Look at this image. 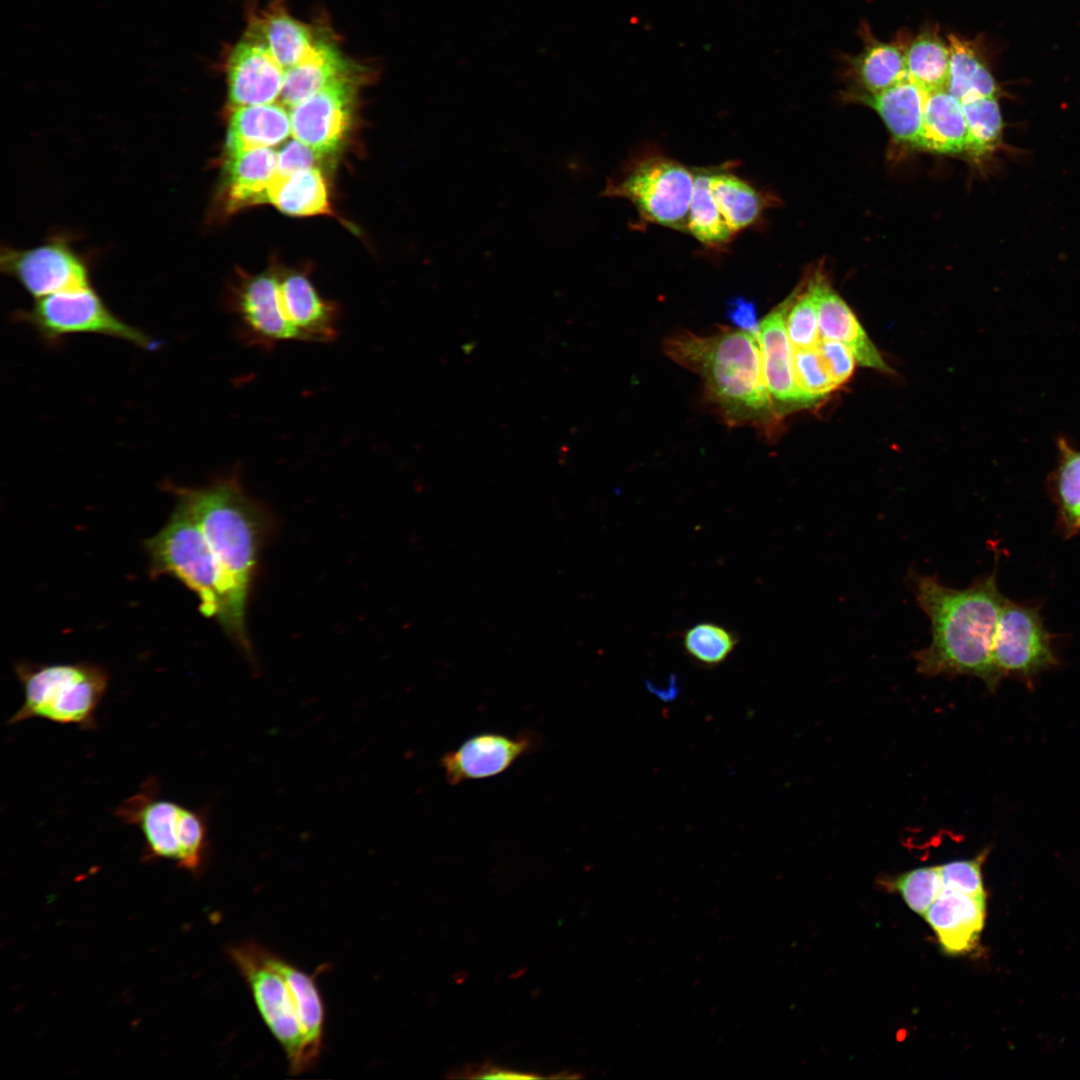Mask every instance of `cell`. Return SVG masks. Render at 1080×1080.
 <instances>
[{
  "label": "cell",
  "mask_w": 1080,
  "mask_h": 1080,
  "mask_svg": "<svg viewBox=\"0 0 1080 1080\" xmlns=\"http://www.w3.org/2000/svg\"><path fill=\"white\" fill-rule=\"evenodd\" d=\"M786 330L794 349L815 348L821 340L818 310L811 279L791 294L785 318Z\"/></svg>",
  "instance_id": "cell-36"
},
{
  "label": "cell",
  "mask_w": 1080,
  "mask_h": 1080,
  "mask_svg": "<svg viewBox=\"0 0 1080 1080\" xmlns=\"http://www.w3.org/2000/svg\"><path fill=\"white\" fill-rule=\"evenodd\" d=\"M280 299L286 318L299 341L330 343L338 336L339 307L323 299L302 273H290L279 281Z\"/></svg>",
  "instance_id": "cell-18"
},
{
  "label": "cell",
  "mask_w": 1080,
  "mask_h": 1080,
  "mask_svg": "<svg viewBox=\"0 0 1080 1080\" xmlns=\"http://www.w3.org/2000/svg\"><path fill=\"white\" fill-rule=\"evenodd\" d=\"M992 656L1001 676L1031 679L1057 664L1051 637L1039 609L1004 600L994 636Z\"/></svg>",
  "instance_id": "cell-10"
},
{
  "label": "cell",
  "mask_w": 1080,
  "mask_h": 1080,
  "mask_svg": "<svg viewBox=\"0 0 1080 1080\" xmlns=\"http://www.w3.org/2000/svg\"><path fill=\"white\" fill-rule=\"evenodd\" d=\"M725 312L727 319L737 328L758 337L760 323L754 302L740 296L733 297L727 301Z\"/></svg>",
  "instance_id": "cell-42"
},
{
  "label": "cell",
  "mask_w": 1080,
  "mask_h": 1080,
  "mask_svg": "<svg viewBox=\"0 0 1080 1080\" xmlns=\"http://www.w3.org/2000/svg\"><path fill=\"white\" fill-rule=\"evenodd\" d=\"M22 319L47 342L56 343L70 334L93 333L127 341L153 350L158 342L114 315L90 288L59 292L38 298Z\"/></svg>",
  "instance_id": "cell-9"
},
{
  "label": "cell",
  "mask_w": 1080,
  "mask_h": 1080,
  "mask_svg": "<svg viewBox=\"0 0 1080 1080\" xmlns=\"http://www.w3.org/2000/svg\"><path fill=\"white\" fill-rule=\"evenodd\" d=\"M321 155L307 144L294 139L289 141L278 153L277 174L288 176L296 172L315 168Z\"/></svg>",
  "instance_id": "cell-41"
},
{
  "label": "cell",
  "mask_w": 1080,
  "mask_h": 1080,
  "mask_svg": "<svg viewBox=\"0 0 1080 1080\" xmlns=\"http://www.w3.org/2000/svg\"><path fill=\"white\" fill-rule=\"evenodd\" d=\"M1057 448V465L1048 478V486L1057 509L1058 525L1069 538L1080 532V451L1064 437L1058 438Z\"/></svg>",
  "instance_id": "cell-30"
},
{
  "label": "cell",
  "mask_w": 1080,
  "mask_h": 1080,
  "mask_svg": "<svg viewBox=\"0 0 1080 1080\" xmlns=\"http://www.w3.org/2000/svg\"><path fill=\"white\" fill-rule=\"evenodd\" d=\"M944 952L952 955L973 950L985 921V898L946 888L925 912Z\"/></svg>",
  "instance_id": "cell-19"
},
{
  "label": "cell",
  "mask_w": 1080,
  "mask_h": 1080,
  "mask_svg": "<svg viewBox=\"0 0 1080 1080\" xmlns=\"http://www.w3.org/2000/svg\"><path fill=\"white\" fill-rule=\"evenodd\" d=\"M948 45L950 70L946 90L960 101L974 97L999 98V87L976 44L950 34Z\"/></svg>",
  "instance_id": "cell-29"
},
{
  "label": "cell",
  "mask_w": 1080,
  "mask_h": 1080,
  "mask_svg": "<svg viewBox=\"0 0 1080 1080\" xmlns=\"http://www.w3.org/2000/svg\"><path fill=\"white\" fill-rule=\"evenodd\" d=\"M960 102L968 131L967 153L981 157L992 152L1003 131L998 97H974Z\"/></svg>",
  "instance_id": "cell-35"
},
{
  "label": "cell",
  "mask_w": 1080,
  "mask_h": 1080,
  "mask_svg": "<svg viewBox=\"0 0 1080 1080\" xmlns=\"http://www.w3.org/2000/svg\"><path fill=\"white\" fill-rule=\"evenodd\" d=\"M540 745V736L531 730L521 731L516 736L483 732L446 752L440 759V767L451 785L482 780L502 774Z\"/></svg>",
  "instance_id": "cell-12"
},
{
  "label": "cell",
  "mask_w": 1080,
  "mask_h": 1080,
  "mask_svg": "<svg viewBox=\"0 0 1080 1080\" xmlns=\"http://www.w3.org/2000/svg\"><path fill=\"white\" fill-rule=\"evenodd\" d=\"M920 148L944 154L967 152L968 131L962 105L946 89L927 93Z\"/></svg>",
  "instance_id": "cell-25"
},
{
  "label": "cell",
  "mask_w": 1080,
  "mask_h": 1080,
  "mask_svg": "<svg viewBox=\"0 0 1080 1080\" xmlns=\"http://www.w3.org/2000/svg\"><path fill=\"white\" fill-rule=\"evenodd\" d=\"M349 75L347 65L334 47L324 42H314L299 62L285 69L281 104L291 108Z\"/></svg>",
  "instance_id": "cell-22"
},
{
  "label": "cell",
  "mask_w": 1080,
  "mask_h": 1080,
  "mask_svg": "<svg viewBox=\"0 0 1080 1080\" xmlns=\"http://www.w3.org/2000/svg\"><path fill=\"white\" fill-rule=\"evenodd\" d=\"M226 154V209L233 212L265 203L267 189L277 175L278 153L270 147H260Z\"/></svg>",
  "instance_id": "cell-20"
},
{
  "label": "cell",
  "mask_w": 1080,
  "mask_h": 1080,
  "mask_svg": "<svg viewBox=\"0 0 1080 1080\" xmlns=\"http://www.w3.org/2000/svg\"><path fill=\"white\" fill-rule=\"evenodd\" d=\"M227 953L249 985L264 1022L285 1051L290 1071L306 1070L296 1000L287 981L271 962L270 951L248 941L230 946Z\"/></svg>",
  "instance_id": "cell-8"
},
{
  "label": "cell",
  "mask_w": 1080,
  "mask_h": 1080,
  "mask_svg": "<svg viewBox=\"0 0 1080 1080\" xmlns=\"http://www.w3.org/2000/svg\"><path fill=\"white\" fill-rule=\"evenodd\" d=\"M687 231L702 244L718 247L735 234L722 216L710 189V173L695 174Z\"/></svg>",
  "instance_id": "cell-33"
},
{
  "label": "cell",
  "mask_w": 1080,
  "mask_h": 1080,
  "mask_svg": "<svg viewBox=\"0 0 1080 1080\" xmlns=\"http://www.w3.org/2000/svg\"><path fill=\"white\" fill-rule=\"evenodd\" d=\"M196 517L218 562L226 592V613L220 625L244 652L251 647L245 611L258 554L268 528L262 505L250 498L237 477L217 479L193 488L166 483Z\"/></svg>",
  "instance_id": "cell-2"
},
{
  "label": "cell",
  "mask_w": 1080,
  "mask_h": 1080,
  "mask_svg": "<svg viewBox=\"0 0 1080 1080\" xmlns=\"http://www.w3.org/2000/svg\"><path fill=\"white\" fill-rule=\"evenodd\" d=\"M355 97L352 75L336 80L290 108L291 134L321 156L335 153L351 128Z\"/></svg>",
  "instance_id": "cell-11"
},
{
  "label": "cell",
  "mask_w": 1080,
  "mask_h": 1080,
  "mask_svg": "<svg viewBox=\"0 0 1080 1080\" xmlns=\"http://www.w3.org/2000/svg\"><path fill=\"white\" fill-rule=\"evenodd\" d=\"M150 575L171 576L199 599L200 612L218 623L227 599L216 557L190 508L180 499L165 525L144 542Z\"/></svg>",
  "instance_id": "cell-6"
},
{
  "label": "cell",
  "mask_w": 1080,
  "mask_h": 1080,
  "mask_svg": "<svg viewBox=\"0 0 1080 1080\" xmlns=\"http://www.w3.org/2000/svg\"><path fill=\"white\" fill-rule=\"evenodd\" d=\"M907 583L931 624V643L914 653L918 672L930 678L973 676L994 690L1002 676L992 649L1005 600L995 572L964 589L915 570L909 571Z\"/></svg>",
  "instance_id": "cell-1"
},
{
  "label": "cell",
  "mask_w": 1080,
  "mask_h": 1080,
  "mask_svg": "<svg viewBox=\"0 0 1080 1080\" xmlns=\"http://www.w3.org/2000/svg\"><path fill=\"white\" fill-rule=\"evenodd\" d=\"M270 960L287 981L296 1000L304 1039V1060L310 1068L320 1055L324 1027V1007L311 976L270 952Z\"/></svg>",
  "instance_id": "cell-27"
},
{
  "label": "cell",
  "mask_w": 1080,
  "mask_h": 1080,
  "mask_svg": "<svg viewBox=\"0 0 1080 1080\" xmlns=\"http://www.w3.org/2000/svg\"><path fill=\"white\" fill-rule=\"evenodd\" d=\"M908 79L925 92L947 88L950 70V49L935 30L918 34L906 47Z\"/></svg>",
  "instance_id": "cell-31"
},
{
  "label": "cell",
  "mask_w": 1080,
  "mask_h": 1080,
  "mask_svg": "<svg viewBox=\"0 0 1080 1080\" xmlns=\"http://www.w3.org/2000/svg\"><path fill=\"white\" fill-rule=\"evenodd\" d=\"M279 281L276 275L264 273L245 279L235 290L231 308L237 316L240 334L249 344L271 347L284 341H299L283 311Z\"/></svg>",
  "instance_id": "cell-13"
},
{
  "label": "cell",
  "mask_w": 1080,
  "mask_h": 1080,
  "mask_svg": "<svg viewBox=\"0 0 1080 1080\" xmlns=\"http://www.w3.org/2000/svg\"><path fill=\"white\" fill-rule=\"evenodd\" d=\"M790 302L791 295L763 318L758 333L766 384L779 409L801 408L814 403L799 387L795 375L794 349L785 324Z\"/></svg>",
  "instance_id": "cell-15"
},
{
  "label": "cell",
  "mask_w": 1080,
  "mask_h": 1080,
  "mask_svg": "<svg viewBox=\"0 0 1080 1080\" xmlns=\"http://www.w3.org/2000/svg\"><path fill=\"white\" fill-rule=\"evenodd\" d=\"M291 133L290 114L283 104L234 107L227 132L226 152L271 147Z\"/></svg>",
  "instance_id": "cell-24"
},
{
  "label": "cell",
  "mask_w": 1080,
  "mask_h": 1080,
  "mask_svg": "<svg viewBox=\"0 0 1080 1080\" xmlns=\"http://www.w3.org/2000/svg\"><path fill=\"white\" fill-rule=\"evenodd\" d=\"M247 38L263 45L284 69L299 62L314 44L310 30L281 6L255 15Z\"/></svg>",
  "instance_id": "cell-23"
},
{
  "label": "cell",
  "mask_w": 1080,
  "mask_h": 1080,
  "mask_svg": "<svg viewBox=\"0 0 1080 1080\" xmlns=\"http://www.w3.org/2000/svg\"><path fill=\"white\" fill-rule=\"evenodd\" d=\"M15 673L24 700L9 725L43 719L80 729H96V712L109 685L107 671L87 662L39 664L18 662Z\"/></svg>",
  "instance_id": "cell-4"
},
{
  "label": "cell",
  "mask_w": 1080,
  "mask_h": 1080,
  "mask_svg": "<svg viewBox=\"0 0 1080 1080\" xmlns=\"http://www.w3.org/2000/svg\"><path fill=\"white\" fill-rule=\"evenodd\" d=\"M927 92L906 79L877 94L861 93L859 101L878 113L898 141L920 147Z\"/></svg>",
  "instance_id": "cell-21"
},
{
  "label": "cell",
  "mask_w": 1080,
  "mask_h": 1080,
  "mask_svg": "<svg viewBox=\"0 0 1080 1080\" xmlns=\"http://www.w3.org/2000/svg\"><path fill=\"white\" fill-rule=\"evenodd\" d=\"M988 850L972 859L955 860L940 865L943 885L962 893L985 898L982 865Z\"/></svg>",
  "instance_id": "cell-39"
},
{
  "label": "cell",
  "mask_w": 1080,
  "mask_h": 1080,
  "mask_svg": "<svg viewBox=\"0 0 1080 1080\" xmlns=\"http://www.w3.org/2000/svg\"><path fill=\"white\" fill-rule=\"evenodd\" d=\"M682 647L696 666L711 670L727 661L739 644L737 633L726 626L704 621L683 631Z\"/></svg>",
  "instance_id": "cell-34"
},
{
  "label": "cell",
  "mask_w": 1080,
  "mask_h": 1080,
  "mask_svg": "<svg viewBox=\"0 0 1080 1080\" xmlns=\"http://www.w3.org/2000/svg\"><path fill=\"white\" fill-rule=\"evenodd\" d=\"M4 265L37 298L90 287L85 266L56 244L10 254Z\"/></svg>",
  "instance_id": "cell-14"
},
{
  "label": "cell",
  "mask_w": 1080,
  "mask_h": 1080,
  "mask_svg": "<svg viewBox=\"0 0 1080 1080\" xmlns=\"http://www.w3.org/2000/svg\"><path fill=\"white\" fill-rule=\"evenodd\" d=\"M664 352L701 377L707 397L728 424H774L776 408L757 336L726 327L709 335L682 330L664 341Z\"/></svg>",
  "instance_id": "cell-3"
},
{
  "label": "cell",
  "mask_w": 1080,
  "mask_h": 1080,
  "mask_svg": "<svg viewBox=\"0 0 1080 1080\" xmlns=\"http://www.w3.org/2000/svg\"><path fill=\"white\" fill-rule=\"evenodd\" d=\"M894 888L914 912L924 915L944 889L940 866L919 867L891 880Z\"/></svg>",
  "instance_id": "cell-37"
},
{
  "label": "cell",
  "mask_w": 1080,
  "mask_h": 1080,
  "mask_svg": "<svg viewBox=\"0 0 1080 1080\" xmlns=\"http://www.w3.org/2000/svg\"><path fill=\"white\" fill-rule=\"evenodd\" d=\"M794 369L799 387L814 402L839 387L825 368L816 347L794 349Z\"/></svg>",
  "instance_id": "cell-38"
},
{
  "label": "cell",
  "mask_w": 1080,
  "mask_h": 1080,
  "mask_svg": "<svg viewBox=\"0 0 1080 1080\" xmlns=\"http://www.w3.org/2000/svg\"><path fill=\"white\" fill-rule=\"evenodd\" d=\"M284 73L285 69L263 45L246 37L233 47L227 60L231 106L273 103L280 96Z\"/></svg>",
  "instance_id": "cell-16"
},
{
  "label": "cell",
  "mask_w": 1080,
  "mask_h": 1080,
  "mask_svg": "<svg viewBox=\"0 0 1080 1080\" xmlns=\"http://www.w3.org/2000/svg\"><path fill=\"white\" fill-rule=\"evenodd\" d=\"M864 48L849 59L850 72L866 94L883 92L908 79L906 47L898 42H883L870 31H862Z\"/></svg>",
  "instance_id": "cell-26"
},
{
  "label": "cell",
  "mask_w": 1080,
  "mask_h": 1080,
  "mask_svg": "<svg viewBox=\"0 0 1080 1080\" xmlns=\"http://www.w3.org/2000/svg\"><path fill=\"white\" fill-rule=\"evenodd\" d=\"M113 813L141 832L145 861L169 860L193 874L201 871L209 848L207 815L162 797L155 777L148 778Z\"/></svg>",
  "instance_id": "cell-5"
},
{
  "label": "cell",
  "mask_w": 1080,
  "mask_h": 1080,
  "mask_svg": "<svg viewBox=\"0 0 1080 1080\" xmlns=\"http://www.w3.org/2000/svg\"><path fill=\"white\" fill-rule=\"evenodd\" d=\"M470 1077L473 1078H485V1079H532L537 1078L535 1074H530L522 1071L503 1069L495 1066H483L478 1070L471 1071Z\"/></svg>",
  "instance_id": "cell-43"
},
{
  "label": "cell",
  "mask_w": 1080,
  "mask_h": 1080,
  "mask_svg": "<svg viewBox=\"0 0 1080 1080\" xmlns=\"http://www.w3.org/2000/svg\"><path fill=\"white\" fill-rule=\"evenodd\" d=\"M825 368L838 386L852 376L856 359L844 344L828 339H821L816 346Z\"/></svg>",
  "instance_id": "cell-40"
},
{
  "label": "cell",
  "mask_w": 1080,
  "mask_h": 1080,
  "mask_svg": "<svg viewBox=\"0 0 1080 1080\" xmlns=\"http://www.w3.org/2000/svg\"><path fill=\"white\" fill-rule=\"evenodd\" d=\"M710 189L725 221L736 233L756 221L765 199L751 185L729 173H710Z\"/></svg>",
  "instance_id": "cell-32"
},
{
  "label": "cell",
  "mask_w": 1080,
  "mask_h": 1080,
  "mask_svg": "<svg viewBox=\"0 0 1080 1080\" xmlns=\"http://www.w3.org/2000/svg\"><path fill=\"white\" fill-rule=\"evenodd\" d=\"M693 174L681 163L663 156L643 158L611 177L602 196L629 200L646 220L687 231L694 189Z\"/></svg>",
  "instance_id": "cell-7"
},
{
  "label": "cell",
  "mask_w": 1080,
  "mask_h": 1080,
  "mask_svg": "<svg viewBox=\"0 0 1080 1080\" xmlns=\"http://www.w3.org/2000/svg\"><path fill=\"white\" fill-rule=\"evenodd\" d=\"M821 339L840 342L853 353L857 364L879 372L892 373L879 350L847 303L820 275L811 278Z\"/></svg>",
  "instance_id": "cell-17"
},
{
  "label": "cell",
  "mask_w": 1080,
  "mask_h": 1080,
  "mask_svg": "<svg viewBox=\"0 0 1080 1080\" xmlns=\"http://www.w3.org/2000/svg\"><path fill=\"white\" fill-rule=\"evenodd\" d=\"M265 203L291 216L331 213L327 184L317 168L288 176L277 174L267 189Z\"/></svg>",
  "instance_id": "cell-28"
}]
</instances>
